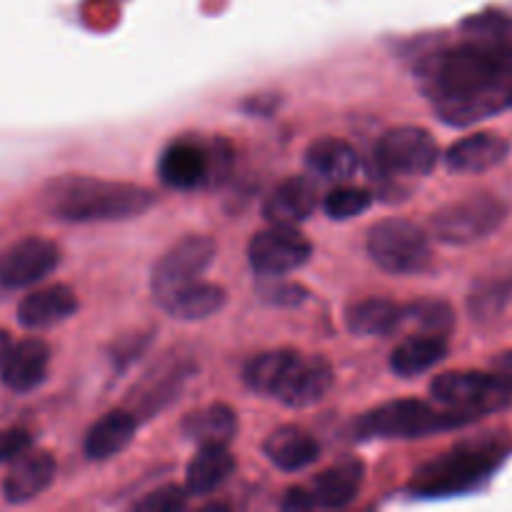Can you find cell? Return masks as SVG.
<instances>
[{
    "label": "cell",
    "instance_id": "obj_33",
    "mask_svg": "<svg viewBox=\"0 0 512 512\" xmlns=\"http://www.w3.org/2000/svg\"><path fill=\"white\" fill-rule=\"evenodd\" d=\"M258 295L270 305H278V308H295V305H303L310 298L308 290L303 285L293 283H263L258 285Z\"/></svg>",
    "mask_w": 512,
    "mask_h": 512
},
{
    "label": "cell",
    "instance_id": "obj_22",
    "mask_svg": "<svg viewBox=\"0 0 512 512\" xmlns=\"http://www.w3.org/2000/svg\"><path fill=\"white\" fill-rule=\"evenodd\" d=\"M365 483V465L358 458H345L323 470L313 483V500L318 508H345L360 495Z\"/></svg>",
    "mask_w": 512,
    "mask_h": 512
},
{
    "label": "cell",
    "instance_id": "obj_36",
    "mask_svg": "<svg viewBox=\"0 0 512 512\" xmlns=\"http://www.w3.org/2000/svg\"><path fill=\"white\" fill-rule=\"evenodd\" d=\"M280 508L283 510H310V508H315V500H313V495L305 493L303 488H293L285 493Z\"/></svg>",
    "mask_w": 512,
    "mask_h": 512
},
{
    "label": "cell",
    "instance_id": "obj_6",
    "mask_svg": "<svg viewBox=\"0 0 512 512\" xmlns=\"http://www.w3.org/2000/svg\"><path fill=\"white\" fill-rule=\"evenodd\" d=\"M368 253L390 275H418L433 263L423 228L405 218H385L368 233Z\"/></svg>",
    "mask_w": 512,
    "mask_h": 512
},
{
    "label": "cell",
    "instance_id": "obj_16",
    "mask_svg": "<svg viewBox=\"0 0 512 512\" xmlns=\"http://www.w3.org/2000/svg\"><path fill=\"white\" fill-rule=\"evenodd\" d=\"M55 480V458L48 450H25L13 460L5 475L3 493L13 505H23L43 495Z\"/></svg>",
    "mask_w": 512,
    "mask_h": 512
},
{
    "label": "cell",
    "instance_id": "obj_19",
    "mask_svg": "<svg viewBox=\"0 0 512 512\" xmlns=\"http://www.w3.org/2000/svg\"><path fill=\"white\" fill-rule=\"evenodd\" d=\"M510 155V140L498 133H475L460 138L445 153V165L450 173L475 175L495 168Z\"/></svg>",
    "mask_w": 512,
    "mask_h": 512
},
{
    "label": "cell",
    "instance_id": "obj_34",
    "mask_svg": "<svg viewBox=\"0 0 512 512\" xmlns=\"http://www.w3.org/2000/svg\"><path fill=\"white\" fill-rule=\"evenodd\" d=\"M33 445V435L23 428H8L0 430V463H13L15 458L30 450Z\"/></svg>",
    "mask_w": 512,
    "mask_h": 512
},
{
    "label": "cell",
    "instance_id": "obj_9",
    "mask_svg": "<svg viewBox=\"0 0 512 512\" xmlns=\"http://www.w3.org/2000/svg\"><path fill=\"white\" fill-rule=\"evenodd\" d=\"M440 148L433 135L415 125H398L380 135L375 145V163L383 175L393 178H423L438 165Z\"/></svg>",
    "mask_w": 512,
    "mask_h": 512
},
{
    "label": "cell",
    "instance_id": "obj_12",
    "mask_svg": "<svg viewBox=\"0 0 512 512\" xmlns=\"http://www.w3.org/2000/svg\"><path fill=\"white\" fill-rule=\"evenodd\" d=\"M313 258V245L295 225H273L255 235L248 245L250 268L263 278L295 273Z\"/></svg>",
    "mask_w": 512,
    "mask_h": 512
},
{
    "label": "cell",
    "instance_id": "obj_28",
    "mask_svg": "<svg viewBox=\"0 0 512 512\" xmlns=\"http://www.w3.org/2000/svg\"><path fill=\"white\" fill-rule=\"evenodd\" d=\"M228 300L225 288L215 283H203V280H195V283L185 285L183 290L173 293L170 298H165L163 308L168 310V315L173 318L185 320V323H193V320H205L210 315L220 313Z\"/></svg>",
    "mask_w": 512,
    "mask_h": 512
},
{
    "label": "cell",
    "instance_id": "obj_32",
    "mask_svg": "<svg viewBox=\"0 0 512 512\" xmlns=\"http://www.w3.org/2000/svg\"><path fill=\"white\" fill-rule=\"evenodd\" d=\"M188 503V493L178 485H165V488L148 493L143 500L133 505L138 512H178Z\"/></svg>",
    "mask_w": 512,
    "mask_h": 512
},
{
    "label": "cell",
    "instance_id": "obj_31",
    "mask_svg": "<svg viewBox=\"0 0 512 512\" xmlns=\"http://www.w3.org/2000/svg\"><path fill=\"white\" fill-rule=\"evenodd\" d=\"M370 205H373V193H368L365 188H358L355 183L338 185L323 200L325 213L333 220H348L355 218V215H363Z\"/></svg>",
    "mask_w": 512,
    "mask_h": 512
},
{
    "label": "cell",
    "instance_id": "obj_11",
    "mask_svg": "<svg viewBox=\"0 0 512 512\" xmlns=\"http://www.w3.org/2000/svg\"><path fill=\"white\" fill-rule=\"evenodd\" d=\"M215 260V240L210 235H185L155 263L150 288L158 303L203 278Z\"/></svg>",
    "mask_w": 512,
    "mask_h": 512
},
{
    "label": "cell",
    "instance_id": "obj_27",
    "mask_svg": "<svg viewBox=\"0 0 512 512\" xmlns=\"http://www.w3.org/2000/svg\"><path fill=\"white\" fill-rule=\"evenodd\" d=\"M345 325L353 335H393L403 328V305L388 298H368L350 305Z\"/></svg>",
    "mask_w": 512,
    "mask_h": 512
},
{
    "label": "cell",
    "instance_id": "obj_7",
    "mask_svg": "<svg viewBox=\"0 0 512 512\" xmlns=\"http://www.w3.org/2000/svg\"><path fill=\"white\" fill-rule=\"evenodd\" d=\"M508 208L490 193H473L443 205L430 215V230L448 245H470L493 235L503 225Z\"/></svg>",
    "mask_w": 512,
    "mask_h": 512
},
{
    "label": "cell",
    "instance_id": "obj_18",
    "mask_svg": "<svg viewBox=\"0 0 512 512\" xmlns=\"http://www.w3.org/2000/svg\"><path fill=\"white\" fill-rule=\"evenodd\" d=\"M318 208V185L305 175H293L275 185L265 198L263 213L273 225H298Z\"/></svg>",
    "mask_w": 512,
    "mask_h": 512
},
{
    "label": "cell",
    "instance_id": "obj_26",
    "mask_svg": "<svg viewBox=\"0 0 512 512\" xmlns=\"http://www.w3.org/2000/svg\"><path fill=\"white\" fill-rule=\"evenodd\" d=\"M448 358V343L440 335L413 333L390 355V368L400 378H418Z\"/></svg>",
    "mask_w": 512,
    "mask_h": 512
},
{
    "label": "cell",
    "instance_id": "obj_35",
    "mask_svg": "<svg viewBox=\"0 0 512 512\" xmlns=\"http://www.w3.org/2000/svg\"><path fill=\"white\" fill-rule=\"evenodd\" d=\"M490 375L500 383V388L508 390L512 395V350H503L498 358H493L490 363Z\"/></svg>",
    "mask_w": 512,
    "mask_h": 512
},
{
    "label": "cell",
    "instance_id": "obj_15",
    "mask_svg": "<svg viewBox=\"0 0 512 512\" xmlns=\"http://www.w3.org/2000/svg\"><path fill=\"white\" fill-rule=\"evenodd\" d=\"M50 368V345L40 338H25L13 345L0 365V378L13 393H33L45 383Z\"/></svg>",
    "mask_w": 512,
    "mask_h": 512
},
{
    "label": "cell",
    "instance_id": "obj_38",
    "mask_svg": "<svg viewBox=\"0 0 512 512\" xmlns=\"http://www.w3.org/2000/svg\"><path fill=\"white\" fill-rule=\"evenodd\" d=\"M510 280H512V273H510Z\"/></svg>",
    "mask_w": 512,
    "mask_h": 512
},
{
    "label": "cell",
    "instance_id": "obj_25",
    "mask_svg": "<svg viewBox=\"0 0 512 512\" xmlns=\"http://www.w3.org/2000/svg\"><path fill=\"white\" fill-rule=\"evenodd\" d=\"M180 430L198 445H230L238 435V413L225 403L205 405L185 415Z\"/></svg>",
    "mask_w": 512,
    "mask_h": 512
},
{
    "label": "cell",
    "instance_id": "obj_4",
    "mask_svg": "<svg viewBox=\"0 0 512 512\" xmlns=\"http://www.w3.org/2000/svg\"><path fill=\"white\" fill-rule=\"evenodd\" d=\"M503 460L498 445H460L415 473L413 490L418 495H455L468 493L493 475Z\"/></svg>",
    "mask_w": 512,
    "mask_h": 512
},
{
    "label": "cell",
    "instance_id": "obj_13",
    "mask_svg": "<svg viewBox=\"0 0 512 512\" xmlns=\"http://www.w3.org/2000/svg\"><path fill=\"white\" fill-rule=\"evenodd\" d=\"M333 383L335 373L328 358L303 355L293 350L270 398L280 400L288 408H310L330 393Z\"/></svg>",
    "mask_w": 512,
    "mask_h": 512
},
{
    "label": "cell",
    "instance_id": "obj_14",
    "mask_svg": "<svg viewBox=\"0 0 512 512\" xmlns=\"http://www.w3.org/2000/svg\"><path fill=\"white\" fill-rule=\"evenodd\" d=\"M60 265V248L48 238L28 235L0 253V285L28 288L48 278Z\"/></svg>",
    "mask_w": 512,
    "mask_h": 512
},
{
    "label": "cell",
    "instance_id": "obj_20",
    "mask_svg": "<svg viewBox=\"0 0 512 512\" xmlns=\"http://www.w3.org/2000/svg\"><path fill=\"white\" fill-rule=\"evenodd\" d=\"M305 165L310 168V173L335 185L355 183L363 175V160H360L358 150L343 138L315 140L305 153Z\"/></svg>",
    "mask_w": 512,
    "mask_h": 512
},
{
    "label": "cell",
    "instance_id": "obj_23",
    "mask_svg": "<svg viewBox=\"0 0 512 512\" xmlns=\"http://www.w3.org/2000/svg\"><path fill=\"white\" fill-rule=\"evenodd\" d=\"M138 425V418L125 408L103 415V418L88 430V435H85V458L108 460L120 455L130 443H133Z\"/></svg>",
    "mask_w": 512,
    "mask_h": 512
},
{
    "label": "cell",
    "instance_id": "obj_24",
    "mask_svg": "<svg viewBox=\"0 0 512 512\" xmlns=\"http://www.w3.org/2000/svg\"><path fill=\"white\" fill-rule=\"evenodd\" d=\"M235 473V458L228 445H200L185 470L188 495H210Z\"/></svg>",
    "mask_w": 512,
    "mask_h": 512
},
{
    "label": "cell",
    "instance_id": "obj_1",
    "mask_svg": "<svg viewBox=\"0 0 512 512\" xmlns=\"http://www.w3.org/2000/svg\"><path fill=\"white\" fill-rule=\"evenodd\" d=\"M418 78L445 123L463 128L498 115L512 108V33L440 50L420 65Z\"/></svg>",
    "mask_w": 512,
    "mask_h": 512
},
{
    "label": "cell",
    "instance_id": "obj_2",
    "mask_svg": "<svg viewBox=\"0 0 512 512\" xmlns=\"http://www.w3.org/2000/svg\"><path fill=\"white\" fill-rule=\"evenodd\" d=\"M153 190L143 185L100 180L90 175H63L45 185L43 205L65 223H110L143 215L155 205Z\"/></svg>",
    "mask_w": 512,
    "mask_h": 512
},
{
    "label": "cell",
    "instance_id": "obj_30",
    "mask_svg": "<svg viewBox=\"0 0 512 512\" xmlns=\"http://www.w3.org/2000/svg\"><path fill=\"white\" fill-rule=\"evenodd\" d=\"M290 353H293V350L283 348V350H270V353L255 355L243 370L245 385L258 395H273L275 383H278Z\"/></svg>",
    "mask_w": 512,
    "mask_h": 512
},
{
    "label": "cell",
    "instance_id": "obj_3",
    "mask_svg": "<svg viewBox=\"0 0 512 512\" xmlns=\"http://www.w3.org/2000/svg\"><path fill=\"white\" fill-rule=\"evenodd\" d=\"M235 165V148L223 135L183 133L170 140L158 158L163 185L183 193L213 190L228 180Z\"/></svg>",
    "mask_w": 512,
    "mask_h": 512
},
{
    "label": "cell",
    "instance_id": "obj_29",
    "mask_svg": "<svg viewBox=\"0 0 512 512\" xmlns=\"http://www.w3.org/2000/svg\"><path fill=\"white\" fill-rule=\"evenodd\" d=\"M403 328H413L415 333L445 338L455 328V313L445 300H415V303L403 305Z\"/></svg>",
    "mask_w": 512,
    "mask_h": 512
},
{
    "label": "cell",
    "instance_id": "obj_21",
    "mask_svg": "<svg viewBox=\"0 0 512 512\" xmlns=\"http://www.w3.org/2000/svg\"><path fill=\"white\" fill-rule=\"evenodd\" d=\"M263 450L265 458L285 473H298V470L310 468L320 455L318 440L308 430L295 428V425H283V428L273 430L265 438Z\"/></svg>",
    "mask_w": 512,
    "mask_h": 512
},
{
    "label": "cell",
    "instance_id": "obj_37",
    "mask_svg": "<svg viewBox=\"0 0 512 512\" xmlns=\"http://www.w3.org/2000/svg\"><path fill=\"white\" fill-rule=\"evenodd\" d=\"M10 348H13V340H10V335L0 328V365H3L5 358H8Z\"/></svg>",
    "mask_w": 512,
    "mask_h": 512
},
{
    "label": "cell",
    "instance_id": "obj_17",
    "mask_svg": "<svg viewBox=\"0 0 512 512\" xmlns=\"http://www.w3.org/2000/svg\"><path fill=\"white\" fill-rule=\"evenodd\" d=\"M78 308L80 300L75 290L70 285L55 283L25 295L18 305V320L28 330H45L73 318Z\"/></svg>",
    "mask_w": 512,
    "mask_h": 512
},
{
    "label": "cell",
    "instance_id": "obj_5",
    "mask_svg": "<svg viewBox=\"0 0 512 512\" xmlns=\"http://www.w3.org/2000/svg\"><path fill=\"white\" fill-rule=\"evenodd\" d=\"M473 423V418L458 410H438L423 400H390L380 408L368 410L355 423L358 438H423Z\"/></svg>",
    "mask_w": 512,
    "mask_h": 512
},
{
    "label": "cell",
    "instance_id": "obj_8",
    "mask_svg": "<svg viewBox=\"0 0 512 512\" xmlns=\"http://www.w3.org/2000/svg\"><path fill=\"white\" fill-rule=\"evenodd\" d=\"M195 375L193 355L170 350L153 368L145 370L143 378L133 385L130 395L125 398V410L138 418V423L150 420L153 415L163 413L173 400L180 398L185 383Z\"/></svg>",
    "mask_w": 512,
    "mask_h": 512
},
{
    "label": "cell",
    "instance_id": "obj_10",
    "mask_svg": "<svg viewBox=\"0 0 512 512\" xmlns=\"http://www.w3.org/2000/svg\"><path fill=\"white\" fill-rule=\"evenodd\" d=\"M430 395L443 408L458 410L473 420L495 413L510 403L508 390L500 388L493 375L478 373V370H455V373L438 375L430 385Z\"/></svg>",
    "mask_w": 512,
    "mask_h": 512
}]
</instances>
